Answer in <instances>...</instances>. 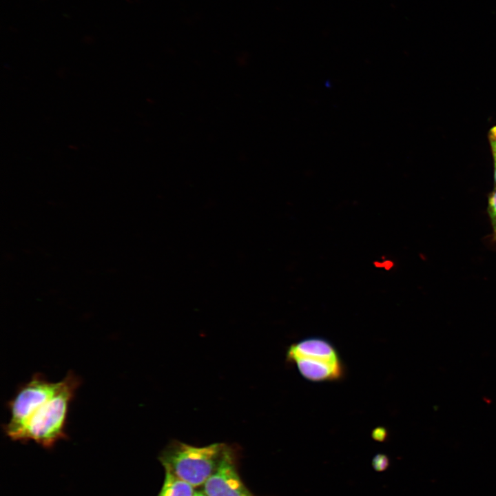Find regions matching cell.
Masks as SVG:
<instances>
[{"label": "cell", "mask_w": 496, "mask_h": 496, "mask_svg": "<svg viewBox=\"0 0 496 496\" xmlns=\"http://www.w3.org/2000/svg\"><path fill=\"white\" fill-rule=\"evenodd\" d=\"M194 496H207L204 492H195Z\"/></svg>", "instance_id": "cell-11"}, {"label": "cell", "mask_w": 496, "mask_h": 496, "mask_svg": "<svg viewBox=\"0 0 496 496\" xmlns=\"http://www.w3.org/2000/svg\"><path fill=\"white\" fill-rule=\"evenodd\" d=\"M371 436L375 441L384 442L386 440L388 433L385 428L379 426L373 429Z\"/></svg>", "instance_id": "cell-10"}, {"label": "cell", "mask_w": 496, "mask_h": 496, "mask_svg": "<svg viewBox=\"0 0 496 496\" xmlns=\"http://www.w3.org/2000/svg\"><path fill=\"white\" fill-rule=\"evenodd\" d=\"M203 486V492L207 496H255L241 480L234 452L229 446L217 468Z\"/></svg>", "instance_id": "cell-5"}, {"label": "cell", "mask_w": 496, "mask_h": 496, "mask_svg": "<svg viewBox=\"0 0 496 496\" xmlns=\"http://www.w3.org/2000/svg\"><path fill=\"white\" fill-rule=\"evenodd\" d=\"M165 468V478L157 496H194L191 484L174 475L169 468Z\"/></svg>", "instance_id": "cell-6"}, {"label": "cell", "mask_w": 496, "mask_h": 496, "mask_svg": "<svg viewBox=\"0 0 496 496\" xmlns=\"http://www.w3.org/2000/svg\"><path fill=\"white\" fill-rule=\"evenodd\" d=\"M287 358L305 379L312 382L338 380L344 373L335 348L323 338H311L291 344Z\"/></svg>", "instance_id": "cell-3"}, {"label": "cell", "mask_w": 496, "mask_h": 496, "mask_svg": "<svg viewBox=\"0 0 496 496\" xmlns=\"http://www.w3.org/2000/svg\"><path fill=\"white\" fill-rule=\"evenodd\" d=\"M372 466L378 472H382L388 468L390 461L387 455L383 453H378L372 459Z\"/></svg>", "instance_id": "cell-8"}, {"label": "cell", "mask_w": 496, "mask_h": 496, "mask_svg": "<svg viewBox=\"0 0 496 496\" xmlns=\"http://www.w3.org/2000/svg\"><path fill=\"white\" fill-rule=\"evenodd\" d=\"M80 384L79 377L72 371L68 372L59 390L32 414L14 441L32 440L45 448H51L65 438L70 404Z\"/></svg>", "instance_id": "cell-1"}, {"label": "cell", "mask_w": 496, "mask_h": 496, "mask_svg": "<svg viewBox=\"0 0 496 496\" xmlns=\"http://www.w3.org/2000/svg\"><path fill=\"white\" fill-rule=\"evenodd\" d=\"M488 213L493 227V240L496 242V188L488 197Z\"/></svg>", "instance_id": "cell-7"}, {"label": "cell", "mask_w": 496, "mask_h": 496, "mask_svg": "<svg viewBox=\"0 0 496 496\" xmlns=\"http://www.w3.org/2000/svg\"><path fill=\"white\" fill-rule=\"evenodd\" d=\"M62 380L52 382L41 373H35L23 384L8 402L10 417L4 426L6 434L12 440L23 428L28 419L61 388Z\"/></svg>", "instance_id": "cell-4"}, {"label": "cell", "mask_w": 496, "mask_h": 496, "mask_svg": "<svg viewBox=\"0 0 496 496\" xmlns=\"http://www.w3.org/2000/svg\"><path fill=\"white\" fill-rule=\"evenodd\" d=\"M227 446L223 443L195 446L174 441L161 452L159 459L164 468L194 487L204 484L213 474Z\"/></svg>", "instance_id": "cell-2"}, {"label": "cell", "mask_w": 496, "mask_h": 496, "mask_svg": "<svg viewBox=\"0 0 496 496\" xmlns=\"http://www.w3.org/2000/svg\"><path fill=\"white\" fill-rule=\"evenodd\" d=\"M488 137L493 158L494 180L496 185V125L489 130Z\"/></svg>", "instance_id": "cell-9"}]
</instances>
